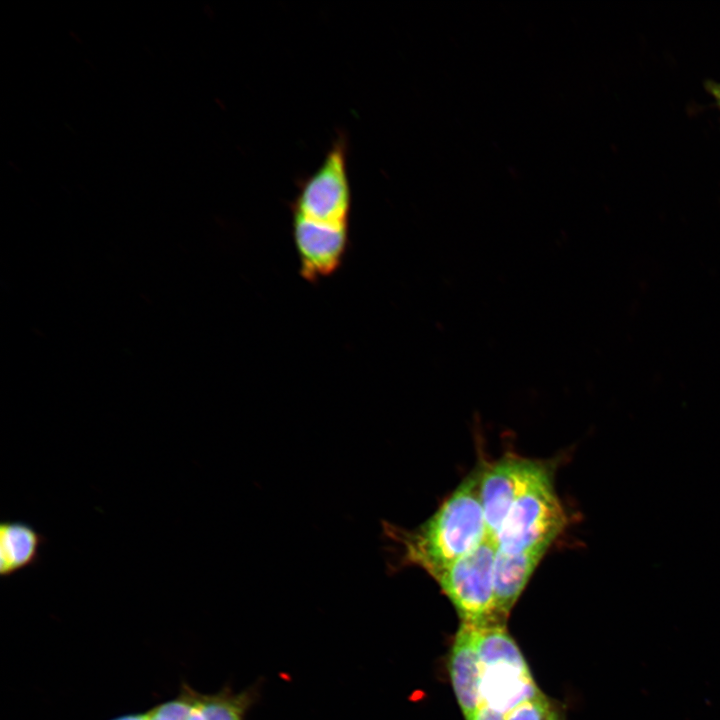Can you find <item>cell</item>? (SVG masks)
I'll return each instance as SVG.
<instances>
[{
	"label": "cell",
	"instance_id": "1",
	"mask_svg": "<svg viewBox=\"0 0 720 720\" xmlns=\"http://www.w3.org/2000/svg\"><path fill=\"white\" fill-rule=\"evenodd\" d=\"M480 468L468 474L438 509L414 529L382 521L394 558L389 569L416 566L432 575L490 534L480 498Z\"/></svg>",
	"mask_w": 720,
	"mask_h": 720
},
{
	"label": "cell",
	"instance_id": "2",
	"mask_svg": "<svg viewBox=\"0 0 720 720\" xmlns=\"http://www.w3.org/2000/svg\"><path fill=\"white\" fill-rule=\"evenodd\" d=\"M497 541L488 534L475 548L430 575L454 605L461 622L500 624L495 617L493 568Z\"/></svg>",
	"mask_w": 720,
	"mask_h": 720
},
{
	"label": "cell",
	"instance_id": "3",
	"mask_svg": "<svg viewBox=\"0 0 720 720\" xmlns=\"http://www.w3.org/2000/svg\"><path fill=\"white\" fill-rule=\"evenodd\" d=\"M567 524V516L547 467L519 495L495 539L497 548L519 552L541 543L552 544Z\"/></svg>",
	"mask_w": 720,
	"mask_h": 720
},
{
	"label": "cell",
	"instance_id": "4",
	"mask_svg": "<svg viewBox=\"0 0 720 720\" xmlns=\"http://www.w3.org/2000/svg\"><path fill=\"white\" fill-rule=\"evenodd\" d=\"M351 208L348 140L346 135L340 133L320 165L298 183L291 211L319 223L349 225Z\"/></svg>",
	"mask_w": 720,
	"mask_h": 720
},
{
	"label": "cell",
	"instance_id": "5",
	"mask_svg": "<svg viewBox=\"0 0 720 720\" xmlns=\"http://www.w3.org/2000/svg\"><path fill=\"white\" fill-rule=\"evenodd\" d=\"M547 467L544 462L515 455L480 466V498L492 536H496L515 500Z\"/></svg>",
	"mask_w": 720,
	"mask_h": 720
},
{
	"label": "cell",
	"instance_id": "6",
	"mask_svg": "<svg viewBox=\"0 0 720 720\" xmlns=\"http://www.w3.org/2000/svg\"><path fill=\"white\" fill-rule=\"evenodd\" d=\"M292 234L304 280H324L343 264L350 244L349 225L319 223L292 213Z\"/></svg>",
	"mask_w": 720,
	"mask_h": 720
},
{
	"label": "cell",
	"instance_id": "7",
	"mask_svg": "<svg viewBox=\"0 0 720 720\" xmlns=\"http://www.w3.org/2000/svg\"><path fill=\"white\" fill-rule=\"evenodd\" d=\"M551 545L541 543L514 553L497 548L493 568V591L498 623L506 624L510 611Z\"/></svg>",
	"mask_w": 720,
	"mask_h": 720
},
{
	"label": "cell",
	"instance_id": "8",
	"mask_svg": "<svg viewBox=\"0 0 720 720\" xmlns=\"http://www.w3.org/2000/svg\"><path fill=\"white\" fill-rule=\"evenodd\" d=\"M448 670L464 720H475L481 703V667L474 625L461 622L450 649Z\"/></svg>",
	"mask_w": 720,
	"mask_h": 720
},
{
	"label": "cell",
	"instance_id": "9",
	"mask_svg": "<svg viewBox=\"0 0 720 720\" xmlns=\"http://www.w3.org/2000/svg\"><path fill=\"white\" fill-rule=\"evenodd\" d=\"M480 667V705L506 714L540 692L527 662H496Z\"/></svg>",
	"mask_w": 720,
	"mask_h": 720
},
{
	"label": "cell",
	"instance_id": "10",
	"mask_svg": "<svg viewBox=\"0 0 720 720\" xmlns=\"http://www.w3.org/2000/svg\"><path fill=\"white\" fill-rule=\"evenodd\" d=\"M48 539L30 523L5 519L0 523V577L14 574L41 562V548Z\"/></svg>",
	"mask_w": 720,
	"mask_h": 720
},
{
	"label": "cell",
	"instance_id": "11",
	"mask_svg": "<svg viewBox=\"0 0 720 720\" xmlns=\"http://www.w3.org/2000/svg\"><path fill=\"white\" fill-rule=\"evenodd\" d=\"M257 698V686L241 692L226 686L213 694L193 690L184 720H245Z\"/></svg>",
	"mask_w": 720,
	"mask_h": 720
},
{
	"label": "cell",
	"instance_id": "12",
	"mask_svg": "<svg viewBox=\"0 0 720 720\" xmlns=\"http://www.w3.org/2000/svg\"><path fill=\"white\" fill-rule=\"evenodd\" d=\"M193 688L183 683L177 696L144 711V720H184Z\"/></svg>",
	"mask_w": 720,
	"mask_h": 720
},
{
	"label": "cell",
	"instance_id": "13",
	"mask_svg": "<svg viewBox=\"0 0 720 720\" xmlns=\"http://www.w3.org/2000/svg\"><path fill=\"white\" fill-rule=\"evenodd\" d=\"M554 712L552 703L540 691L512 708L504 717L505 720H550Z\"/></svg>",
	"mask_w": 720,
	"mask_h": 720
},
{
	"label": "cell",
	"instance_id": "14",
	"mask_svg": "<svg viewBox=\"0 0 720 720\" xmlns=\"http://www.w3.org/2000/svg\"><path fill=\"white\" fill-rule=\"evenodd\" d=\"M475 720H505L504 714L485 705H480Z\"/></svg>",
	"mask_w": 720,
	"mask_h": 720
},
{
	"label": "cell",
	"instance_id": "15",
	"mask_svg": "<svg viewBox=\"0 0 720 720\" xmlns=\"http://www.w3.org/2000/svg\"><path fill=\"white\" fill-rule=\"evenodd\" d=\"M550 720H562L557 711L554 712Z\"/></svg>",
	"mask_w": 720,
	"mask_h": 720
}]
</instances>
